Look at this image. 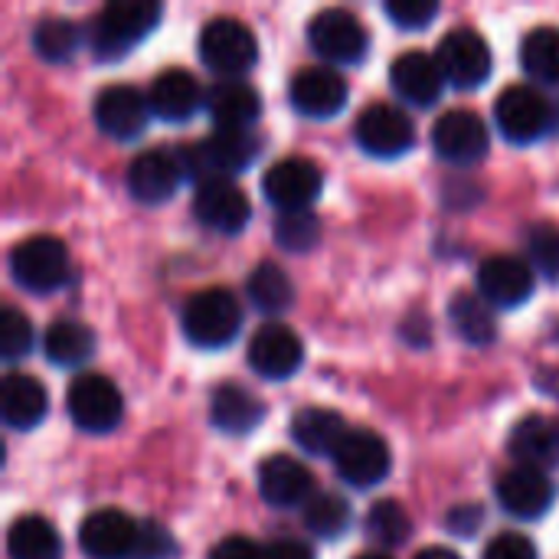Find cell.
Here are the masks:
<instances>
[{
  "label": "cell",
  "mask_w": 559,
  "mask_h": 559,
  "mask_svg": "<svg viewBox=\"0 0 559 559\" xmlns=\"http://www.w3.org/2000/svg\"><path fill=\"white\" fill-rule=\"evenodd\" d=\"M164 7L157 0H115L88 23V46L98 59H121L154 33Z\"/></svg>",
  "instance_id": "cell-1"
},
{
  "label": "cell",
  "mask_w": 559,
  "mask_h": 559,
  "mask_svg": "<svg viewBox=\"0 0 559 559\" xmlns=\"http://www.w3.org/2000/svg\"><path fill=\"white\" fill-rule=\"evenodd\" d=\"M66 413H69V419L82 432L102 436V432H111L121 423L124 400H121L118 386L108 377H102V373H79L69 383Z\"/></svg>",
  "instance_id": "cell-6"
},
{
  "label": "cell",
  "mask_w": 559,
  "mask_h": 559,
  "mask_svg": "<svg viewBox=\"0 0 559 559\" xmlns=\"http://www.w3.org/2000/svg\"><path fill=\"white\" fill-rule=\"evenodd\" d=\"M10 559H62V537L43 514H23L7 531Z\"/></svg>",
  "instance_id": "cell-30"
},
{
  "label": "cell",
  "mask_w": 559,
  "mask_h": 559,
  "mask_svg": "<svg viewBox=\"0 0 559 559\" xmlns=\"http://www.w3.org/2000/svg\"><path fill=\"white\" fill-rule=\"evenodd\" d=\"M508 452L527 468H554L559 465V423L550 416H524L508 439Z\"/></svg>",
  "instance_id": "cell-26"
},
{
  "label": "cell",
  "mask_w": 559,
  "mask_h": 559,
  "mask_svg": "<svg viewBox=\"0 0 559 559\" xmlns=\"http://www.w3.org/2000/svg\"><path fill=\"white\" fill-rule=\"evenodd\" d=\"M521 66L531 79L544 85H559V29L534 26L521 43Z\"/></svg>",
  "instance_id": "cell-33"
},
{
  "label": "cell",
  "mask_w": 559,
  "mask_h": 559,
  "mask_svg": "<svg viewBox=\"0 0 559 559\" xmlns=\"http://www.w3.org/2000/svg\"><path fill=\"white\" fill-rule=\"evenodd\" d=\"M197 49H200L203 66L226 79H239L259 59L255 33L236 16H213L210 23H203Z\"/></svg>",
  "instance_id": "cell-4"
},
{
  "label": "cell",
  "mask_w": 559,
  "mask_h": 559,
  "mask_svg": "<svg viewBox=\"0 0 559 559\" xmlns=\"http://www.w3.org/2000/svg\"><path fill=\"white\" fill-rule=\"evenodd\" d=\"M527 252H531V262L544 272V278L559 285V226L534 223L527 229Z\"/></svg>",
  "instance_id": "cell-39"
},
{
  "label": "cell",
  "mask_w": 559,
  "mask_h": 559,
  "mask_svg": "<svg viewBox=\"0 0 559 559\" xmlns=\"http://www.w3.org/2000/svg\"><path fill=\"white\" fill-rule=\"evenodd\" d=\"M206 108L219 131H249L262 115V98L242 79H219L206 95Z\"/></svg>",
  "instance_id": "cell-24"
},
{
  "label": "cell",
  "mask_w": 559,
  "mask_h": 559,
  "mask_svg": "<svg viewBox=\"0 0 559 559\" xmlns=\"http://www.w3.org/2000/svg\"><path fill=\"white\" fill-rule=\"evenodd\" d=\"M33 347V324L26 321L23 311L16 308H3L0 311V357L7 364H16L20 357H26Z\"/></svg>",
  "instance_id": "cell-40"
},
{
  "label": "cell",
  "mask_w": 559,
  "mask_h": 559,
  "mask_svg": "<svg viewBox=\"0 0 559 559\" xmlns=\"http://www.w3.org/2000/svg\"><path fill=\"white\" fill-rule=\"evenodd\" d=\"M449 318H452V328H455V331L462 334V341H468V344L485 347V344H491L495 334H498V324H495L491 308H488L478 295H472V292H459V295L449 301Z\"/></svg>",
  "instance_id": "cell-34"
},
{
  "label": "cell",
  "mask_w": 559,
  "mask_h": 559,
  "mask_svg": "<svg viewBox=\"0 0 559 559\" xmlns=\"http://www.w3.org/2000/svg\"><path fill=\"white\" fill-rule=\"evenodd\" d=\"M265 559H314V554H311L308 544L292 540V537H282V540H272L265 547Z\"/></svg>",
  "instance_id": "cell-46"
},
{
  "label": "cell",
  "mask_w": 559,
  "mask_h": 559,
  "mask_svg": "<svg viewBox=\"0 0 559 559\" xmlns=\"http://www.w3.org/2000/svg\"><path fill=\"white\" fill-rule=\"evenodd\" d=\"M357 559H393V557H386V554H364V557H357Z\"/></svg>",
  "instance_id": "cell-48"
},
{
  "label": "cell",
  "mask_w": 559,
  "mask_h": 559,
  "mask_svg": "<svg viewBox=\"0 0 559 559\" xmlns=\"http://www.w3.org/2000/svg\"><path fill=\"white\" fill-rule=\"evenodd\" d=\"M485 559H537V544L524 534H498L488 547Z\"/></svg>",
  "instance_id": "cell-43"
},
{
  "label": "cell",
  "mask_w": 559,
  "mask_h": 559,
  "mask_svg": "<svg viewBox=\"0 0 559 559\" xmlns=\"http://www.w3.org/2000/svg\"><path fill=\"white\" fill-rule=\"evenodd\" d=\"M367 534H370L380 547H400V544L409 540L413 521H409V514H406L403 504H396V501H380V504H373L370 514H367Z\"/></svg>",
  "instance_id": "cell-37"
},
{
  "label": "cell",
  "mask_w": 559,
  "mask_h": 559,
  "mask_svg": "<svg viewBox=\"0 0 559 559\" xmlns=\"http://www.w3.org/2000/svg\"><path fill=\"white\" fill-rule=\"evenodd\" d=\"M478 288L488 305L518 308L534 295V269L518 255H491L478 269Z\"/></svg>",
  "instance_id": "cell-21"
},
{
  "label": "cell",
  "mask_w": 559,
  "mask_h": 559,
  "mask_svg": "<svg viewBox=\"0 0 559 559\" xmlns=\"http://www.w3.org/2000/svg\"><path fill=\"white\" fill-rule=\"evenodd\" d=\"M305 527L321 540H337L350 527V504L341 495L321 491L305 504Z\"/></svg>",
  "instance_id": "cell-36"
},
{
  "label": "cell",
  "mask_w": 559,
  "mask_h": 559,
  "mask_svg": "<svg viewBox=\"0 0 559 559\" xmlns=\"http://www.w3.org/2000/svg\"><path fill=\"white\" fill-rule=\"evenodd\" d=\"M265 419V406L239 383H219L210 400V423L226 436H246Z\"/></svg>",
  "instance_id": "cell-29"
},
{
  "label": "cell",
  "mask_w": 559,
  "mask_h": 559,
  "mask_svg": "<svg viewBox=\"0 0 559 559\" xmlns=\"http://www.w3.org/2000/svg\"><path fill=\"white\" fill-rule=\"evenodd\" d=\"M321 239V223L311 210L301 213H282L275 219V242L288 252H308Z\"/></svg>",
  "instance_id": "cell-38"
},
{
  "label": "cell",
  "mask_w": 559,
  "mask_h": 559,
  "mask_svg": "<svg viewBox=\"0 0 559 559\" xmlns=\"http://www.w3.org/2000/svg\"><path fill=\"white\" fill-rule=\"evenodd\" d=\"M311 472L292 455H269L259 465V495L272 508H295L311 501Z\"/></svg>",
  "instance_id": "cell-23"
},
{
  "label": "cell",
  "mask_w": 559,
  "mask_h": 559,
  "mask_svg": "<svg viewBox=\"0 0 559 559\" xmlns=\"http://www.w3.org/2000/svg\"><path fill=\"white\" fill-rule=\"evenodd\" d=\"M354 138L370 157L390 160V157H400V154H406L413 147L416 128H413V121H409V115L403 108L377 102V105L360 111V118L354 124Z\"/></svg>",
  "instance_id": "cell-11"
},
{
  "label": "cell",
  "mask_w": 559,
  "mask_h": 559,
  "mask_svg": "<svg viewBox=\"0 0 559 559\" xmlns=\"http://www.w3.org/2000/svg\"><path fill=\"white\" fill-rule=\"evenodd\" d=\"M481 518L485 511L481 508H472V504H462V508H452L449 518H445V527L459 537H472L478 527H481Z\"/></svg>",
  "instance_id": "cell-45"
},
{
  "label": "cell",
  "mask_w": 559,
  "mask_h": 559,
  "mask_svg": "<svg viewBox=\"0 0 559 559\" xmlns=\"http://www.w3.org/2000/svg\"><path fill=\"white\" fill-rule=\"evenodd\" d=\"M413 559H462L455 550H445V547H426V550H419Z\"/></svg>",
  "instance_id": "cell-47"
},
{
  "label": "cell",
  "mask_w": 559,
  "mask_h": 559,
  "mask_svg": "<svg viewBox=\"0 0 559 559\" xmlns=\"http://www.w3.org/2000/svg\"><path fill=\"white\" fill-rule=\"evenodd\" d=\"M92 115L98 131H105L115 141H131L147 128L151 102L131 85H108L105 92L95 95Z\"/></svg>",
  "instance_id": "cell-18"
},
{
  "label": "cell",
  "mask_w": 559,
  "mask_h": 559,
  "mask_svg": "<svg viewBox=\"0 0 559 559\" xmlns=\"http://www.w3.org/2000/svg\"><path fill=\"white\" fill-rule=\"evenodd\" d=\"M436 62L449 85L455 88H478L491 79V46L472 26H455L439 39Z\"/></svg>",
  "instance_id": "cell-7"
},
{
  "label": "cell",
  "mask_w": 559,
  "mask_h": 559,
  "mask_svg": "<svg viewBox=\"0 0 559 559\" xmlns=\"http://www.w3.org/2000/svg\"><path fill=\"white\" fill-rule=\"evenodd\" d=\"M193 216L213 233L239 236L252 216V206L233 177H210L200 180L193 190Z\"/></svg>",
  "instance_id": "cell-10"
},
{
  "label": "cell",
  "mask_w": 559,
  "mask_h": 559,
  "mask_svg": "<svg viewBox=\"0 0 559 559\" xmlns=\"http://www.w3.org/2000/svg\"><path fill=\"white\" fill-rule=\"evenodd\" d=\"M501 508L518 521H537L554 508V485L540 468L518 465L498 481Z\"/></svg>",
  "instance_id": "cell-22"
},
{
  "label": "cell",
  "mask_w": 559,
  "mask_h": 559,
  "mask_svg": "<svg viewBox=\"0 0 559 559\" xmlns=\"http://www.w3.org/2000/svg\"><path fill=\"white\" fill-rule=\"evenodd\" d=\"M390 445L383 442V436L370 432V429H350V436L344 439V445L334 455V468L341 475V481H347L350 488H373L390 475Z\"/></svg>",
  "instance_id": "cell-14"
},
{
  "label": "cell",
  "mask_w": 559,
  "mask_h": 559,
  "mask_svg": "<svg viewBox=\"0 0 559 559\" xmlns=\"http://www.w3.org/2000/svg\"><path fill=\"white\" fill-rule=\"evenodd\" d=\"M147 102H151V115L164 121H187L200 108L203 92L187 69H164L154 75Z\"/></svg>",
  "instance_id": "cell-28"
},
{
  "label": "cell",
  "mask_w": 559,
  "mask_h": 559,
  "mask_svg": "<svg viewBox=\"0 0 559 559\" xmlns=\"http://www.w3.org/2000/svg\"><path fill=\"white\" fill-rule=\"evenodd\" d=\"M347 95H350L347 82L341 79V72L328 66H308L295 72L288 85V98L295 111L305 118H334L347 105Z\"/></svg>",
  "instance_id": "cell-17"
},
{
  "label": "cell",
  "mask_w": 559,
  "mask_h": 559,
  "mask_svg": "<svg viewBox=\"0 0 559 559\" xmlns=\"http://www.w3.org/2000/svg\"><path fill=\"white\" fill-rule=\"evenodd\" d=\"M10 275L26 292H56L69 278V252L56 236H26L10 249Z\"/></svg>",
  "instance_id": "cell-5"
},
{
  "label": "cell",
  "mask_w": 559,
  "mask_h": 559,
  "mask_svg": "<svg viewBox=\"0 0 559 559\" xmlns=\"http://www.w3.org/2000/svg\"><path fill=\"white\" fill-rule=\"evenodd\" d=\"M383 13L400 29H426L439 16V3L436 0H390Z\"/></svg>",
  "instance_id": "cell-41"
},
{
  "label": "cell",
  "mask_w": 559,
  "mask_h": 559,
  "mask_svg": "<svg viewBox=\"0 0 559 559\" xmlns=\"http://www.w3.org/2000/svg\"><path fill=\"white\" fill-rule=\"evenodd\" d=\"M141 524L118 508L92 511L79 524V547L88 559H131Z\"/></svg>",
  "instance_id": "cell-15"
},
{
  "label": "cell",
  "mask_w": 559,
  "mask_h": 559,
  "mask_svg": "<svg viewBox=\"0 0 559 559\" xmlns=\"http://www.w3.org/2000/svg\"><path fill=\"white\" fill-rule=\"evenodd\" d=\"M246 295L262 314H282L295 305V285H292L288 272L275 262H259L252 269V275L246 282Z\"/></svg>",
  "instance_id": "cell-32"
},
{
  "label": "cell",
  "mask_w": 559,
  "mask_h": 559,
  "mask_svg": "<svg viewBox=\"0 0 559 559\" xmlns=\"http://www.w3.org/2000/svg\"><path fill=\"white\" fill-rule=\"evenodd\" d=\"M321 183H324V177H321V170L311 160H305V157H282V160H275L265 170L262 193L282 213H301V210H308L318 200Z\"/></svg>",
  "instance_id": "cell-12"
},
{
  "label": "cell",
  "mask_w": 559,
  "mask_h": 559,
  "mask_svg": "<svg viewBox=\"0 0 559 559\" xmlns=\"http://www.w3.org/2000/svg\"><path fill=\"white\" fill-rule=\"evenodd\" d=\"M432 147H436V154L442 160L468 167V164H478L488 154L491 134H488L485 121L475 111L455 108V111H445L442 118H436V124H432Z\"/></svg>",
  "instance_id": "cell-13"
},
{
  "label": "cell",
  "mask_w": 559,
  "mask_h": 559,
  "mask_svg": "<svg viewBox=\"0 0 559 559\" xmlns=\"http://www.w3.org/2000/svg\"><path fill=\"white\" fill-rule=\"evenodd\" d=\"M180 328L193 347L203 350H219L236 341L242 328V308L233 292L226 288H203L187 298Z\"/></svg>",
  "instance_id": "cell-2"
},
{
  "label": "cell",
  "mask_w": 559,
  "mask_h": 559,
  "mask_svg": "<svg viewBox=\"0 0 559 559\" xmlns=\"http://www.w3.org/2000/svg\"><path fill=\"white\" fill-rule=\"evenodd\" d=\"M43 350L56 367H82L95 354V334L82 321H56L43 337Z\"/></svg>",
  "instance_id": "cell-31"
},
{
  "label": "cell",
  "mask_w": 559,
  "mask_h": 559,
  "mask_svg": "<svg viewBox=\"0 0 559 559\" xmlns=\"http://www.w3.org/2000/svg\"><path fill=\"white\" fill-rule=\"evenodd\" d=\"M390 85L403 102H409L416 108H429L442 98L445 75H442L436 56H429L423 49H406L390 66Z\"/></svg>",
  "instance_id": "cell-19"
},
{
  "label": "cell",
  "mask_w": 559,
  "mask_h": 559,
  "mask_svg": "<svg viewBox=\"0 0 559 559\" xmlns=\"http://www.w3.org/2000/svg\"><path fill=\"white\" fill-rule=\"evenodd\" d=\"M46 386L20 370H10L0 383V416L10 429H36L46 419Z\"/></svg>",
  "instance_id": "cell-25"
},
{
  "label": "cell",
  "mask_w": 559,
  "mask_h": 559,
  "mask_svg": "<svg viewBox=\"0 0 559 559\" xmlns=\"http://www.w3.org/2000/svg\"><path fill=\"white\" fill-rule=\"evenodd\" d=\"M210 559H265V550H259L255 540H249L242 534H233V537H223L210 550Z\"/></svg>",
  "instance_id": "cell-44"
},
{
  "label": "cell",
  "mask_w": 559,
  "mask_h": 559,
  "mask_svg": "<svg viewBox=\"0 0 559 559\" xmlns=\"http://www.w3.org/2000/svg\"><path fill=\"white\" fill-rule=\"evenodd\" d=\"M259 154V141L252 131H213L210 138L190 144L180 151V167L183 177L190 180H210V177H233L246 170Z\"/></svg>",
  "instance_id": "cell-3"
},
{
  "label": "cell",
  "mask_w": 559,
  "mask_h": 559,
  "mask_svg": "<svg viewBox=\"0 0 559 559\" xmlns=\"http://www.w3.org/2000/svg\"><path fill=\"white\" fill-rule=\"evenodd\" d=\"M347 436H350L347 419L328 406H305L292 419V439L308 455H331L334 459Z\"/></svg>",
  "instance_id": "cell-27"
},
{
  "label": "cell",
  "mask_w": 559,
  "mask_h": 559,
  "mask_svg": "<svg viewBox=\"0 0 559 559\" xmlns=\"http://www.w3.org/2000/svg\"><path fill=\"white\" fill-rule=\"evenodd\" d=\"M131 559H177V540L164 524L144 521L138 531V547Z\"/></svg>",
  "instance_id": "cell-42"
},
{
  "label": "cell",
  "mask_w": 559,
  "mask_h": 559,
  "mask_svg": "<svg viewBox=\"0 0 559 559\" xmlns=\"http://www.w3.org/2000/svg\"><path fill=\"white\" fill-rule=\"evenodd\" d=\"M183 180V167L170 151H144L128 167V193L144 203L157 206L167 203Z\"/></svg>",
  "instance_id": "cell-20"
},
{
  "label": "cell",
  "mask_w": 559,
  "mask_h": 559,
  "mask_svg": "<svg viewBox=\"0 0 559 559\" xmlns=\"http://www.w3.org/2000/svg\"><path fill=\"white\" fill-rule=\"evenodd\" d=\"M550 118H554L550 102L531 85H508L495 102L498 131L511 144H531V141L544 138L550 128Z\"/></svg>",
  "instance_id": "cell-9"
},
{
  "label": "cell",
  "mask_w": 559,
  "mask_h": 559,
  "mask_svg": "<svg viewBox=\"0 0 559 559\" xmlns=\"http://www.w3.org/2000/svg\"><path fill=\"white\" fill-rule=\"evenodd\" d=\"M301 360H305V344L288 324L269 321L249 341V367L265 380L295 377Z\"/></svg>",
  "instance_id": "cell-16"
},
{
  "label": "cell",
  "mask_w": 559,
  "mask_h": 559,
  "mask_svg": "<svg viewBox=\"0 0 559 559\" xmlns=\"http://www.w3.org/2000/svg\"><path fill=\"white\" fill-rule=\"evenodd\" d=\"M308 43L311 49L328 59V62H341V66H354L364 59L370 36L364 29V23L341 7H328L321 13L311 16L308 23Z\"/></svg>",
  "instance_id": "cell-8"
},
{
  "label": "cell",
  "mask_w": 559,
  "mask_h": 559,
  "mask_svg": "<svg viewBox=\"0 0 559 559\" xmlns=\"http://www.w3.org/2000/svg\"><path fill=\"white\" fill-rule=\"evenodd\" d=\"M29 43H33V49H36L39 59H46V62H66V59L75 56V49L82 43V29L72 20H66V16H43L33 26Z\"/></svg>",
  "instance_id": "cell-35"
}]
</instances>
